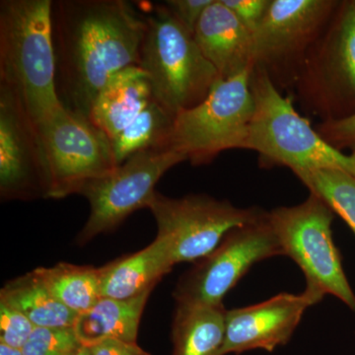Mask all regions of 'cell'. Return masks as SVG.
I'll use <instances>...</instances> for the list:
<instances>
[{
  "label": "cell",
  "mask_w": 355,
  "mask_h": 355,
  "mask_svg": "<svg viewBox=\"0 0 355 355\" xmlns=\"http://www.w3.org/2000/svg\"><path fill=\"white\" fill-rule=\"evenodd\" d=\"M51 19L58 98L89 119L110 78L139 65L146 20L125 0H60Z\"/></svg>",
  "instance_id": "1"
},
{
  "label": "cell",
  "mask_w": 355,
  "mask_h": 355,
  "mask_svg": "<svg viewBox=\"0 0 355 355\" xmlns=\"http://www.w3.org/2000/svg\"><path fill=\"white\" fill-rule=\"evenodd\" d=\"M51 0L0 1V83L37 125L64 106L57 90Z\"/></svg>",
  "instance_id": "2"
},
{
  "label": "cell",
  "mask_w": 355,
  "mask_h": 355,
  "mask_svg": "<svg viewBox=\"0 0 355 355\" xmlns=\"http://www.w3.org/2000/svg\"><path fill=\"white\" fill-rule=\"evenodd\" d=\"M250 87L254 114L246 149L258 153L261 168L286 167L292 172L334 169L355 176V153L347 154L327 142L263 70L252 69Z\"/></svg>",
  "instance_id": "3"
},
{
  "label": "cell",
  "mask_w": 355,
  "mask_h": 355,
  "mask_svg": "<svg viewBox=\"0 0 355 355\" xmlns=\"http://www.w3.org/2000/svg\"><path fill=\"white\" fill-rule=\"evenodd\" d=\"M139 6L146 31L139 65L148 76L154 100L176 118L205 101L220 77L165 3Z\"/></svg>",
  "instance_id": "4"
},
{
  "label": "cell",
  "mask_w": 355,
  "mask_h": 355,
  "mask_svg": "<svg viewBox=\"0 0 355 355\" xmlns=\"http://www.w3.org/2000/svg\"><path fill=\"white\" fill-rule=\"evenodd\" d=\"M321 121L355 114V0L340 1L306 58L291 94Z\"/></svg>",
  "instance_id": "5"
},
{
  "label": "cell",
  "mask_w": 355,
  "mask_h": 355,
  "mask_svg": "<svg viewBox=\"0 0 355 355\" xmlns=\"http://www.w3.org/2000/svg\"><path fill=\"white\" fill-rule=\"evenodd\" d=\"M334 218L333 210L313 193L297 205L268 211L284 256L295 261L304 275L305 289L323 298L331 294L355 313V294L333 239Z\"/></svg>",
  "instance_id": "6"
},
{
  "label": "cell",
  "mask_w": 355,
  "mask_h": 355,
  "mask_svg": "<svg viewBox=\"0 0 355 355\" xmlns=\"http://www.w3.org/2000/svg\"><path fill=\"white\" fill-rule=\"evenodd\" d=\"M251 70L219 78L205 101L178 114L169 148L193 166L209 164L223 151L246 149L254 114Z\"/></svg>",
  "instance_id": "7"
},
{
  "label": "cell",
  "mask_w": 355,
  "mask_h": 355,
  "mask_svg": "<svg viewBox=\"0 0 355 355\" xmlns=\"http://www.w3.org/2000/svg\"><path fill=\"white\" fill-rule=\"evenodd\" d=\"M338 0H272L254 34V67L291 96L306 58L330 22Z\"/></svg>",
  "instance_id": "8"
},
{
  "label": "cell",
  "mask_w": 355,
  "mask_h": 355,
  "mask_svg": "<svg viewBox=\"0 0 355 355\" xmlns=\"http://www.w3.org/2000/svg\"><path fill=\"white\" fill-rule=\"evenodd\" d=\"M147 209L157 223V236L169 245L175 265L202 260L229 231L260 220L268 214L258 207H238L227 200L203 193L173 198L158 191Z\"/></svg>",
  "instance_id": "9"
},
{
  "label": "cell",
  "mask_w": 355,
  "mask_h": 355,
  "mask_svg": "<svg viewBox=\"0 0 355 355\" xmlns=\"http://www.w3.org/2000/svg\"><path fill=\"white\" fill-rule=\"evenodd\" d=\"M37 127L48 170V198L79 193L88 182L118 167L111 139L64 106Z\"/></svg>",
  "instance_id": "10"
},
{
  "label": "cell",
  "mask_w": 355,
  "mask_h": 355,
  "mask_svg": "<svg viewBox=\"0 0 355 355\" xmlns=\"http://www.w3.org/2000/svg\"><path fill=\"white\" fill-rule=\"evenodd\" d=\"M284 256L265 217L229 231L207 257L182 275L173 292L177 305H223V298L261 261Z\"/></svg>",
  "instance_id": "11"
},
{
  "label": "cell",
  "mask_w": 355,
  "mask_h": 355,
  "mask_svg": "<svg viewBox=\"0 0 355 355\" xmlns=\"http://www.w3.org/2000/svg\"><path fill=\"white\" fill-rule=\"evenodd\" d=\"M184 161L183 154L173 149H149L88 182L78 195L87 198L90 216L77 241L85 244L96 236L113 231L133 212L148 207L159 180Z\"/></svg>",
  "instance_id": "12"
},
{
  "label": "cell",
  "mask_w": 355,
  "mask_h": 355,
  "mask_svg": "<svg viewBox=\"0 0 355 355\" xmlns=\"http://www.w3.org/2000/svg\"><path fill=\"white\" fill-rule=\"evenodd\" d=\"M49 176L38 127L19 97L0 83V195L48 198Z\"/></svg>",
  "instance_id": "13"
},
{
  "label": "cell",
  "mask_w": 355,
  "mask_h": 355,
  "mask_svg": "<svg viewBox=\"0 0 355 355\" xmlns=\"http://www.w3.org/2000/svg\"><path fill=\"white\" fill-rule=\"evenodd\" d=\"M323 299L305 289L300 294L282 292L258 304L227 310L222 355L254 349L275 352L291 340L306 310Z\"/></svg>",
  "instance_id": "14"
},
{
  "label": "cell",
  "mask_w": 355,
  "mask_h": 355,
  "mask_svg": "<svg viewBox=\"0 0 355 355\" xmlns=\"http://www.w3.org/2000/svg\"><path fill=\"white\" fill-rule=\"evenodd\" d=\"M193 38L221 79L254 67V37L221 0H214L198 21Z\"/></svg>",
  "instance_id": "15"
},
{
  "label": "cell",
  "mask_w": 355,
  "mask_h": 355,
  "mask_svg": "<svg viewBox=\"0 0 355 355\" xmlns=\"http://www.w3.org/2000/svg\"><path fill=\"white\" fill-rule=\"evenodd\" d=\"M153 100L146 72L139 65L120 70L100 91L89 120L113 139Z\"/></svg>",
  "instance_id": "16"
},
{
  "label": "cell",
  "mask_w": 355,
  "mask_h": 355,
  "mask_svg": "<svg viewBox=\"0 0 355 355\" xmlns=\"http://www.w3.org/2000/svg\"><path fill=\"white\" fill-rule=\"evenodd\" d=\"M174 266L169 245L156 236L141 251L100 268L101 297L130 299L139 296L154 289Z\"/></svg>",
  "instance_id": "17"
},
{
  "label": "cell",
  "mask_w": 355,
  "mask_h": 355,
  "mask_svg": "<svg viewBox=\"0 0 355 355\" xmlns=\"http://www.w3.org/2000/svg\"><path fill=\"white\" fill-rule=\"evenodd\" d=\"M153 291L130 299L100 298L77 316L73 329L79 340L87 347L105 340L137 343L140 319Z\"/></svg>",
  "instance_id": "18"
},
{
  "label": "cell",
  "mask_w": 355,
  "mask_h": 355,
  "mask_svg": "<svg viewBox=\"0 0 355 355\" xmlns=\"http://www.w3.org/2000/svg\"><path fill=\"white\" fill-rule=\"evenodd\" d=\"M226 313L223 305H177L172 324L173 355H222Z\"/></svg>",
  "instance_id": "19"
},
{
  "label": "cell",
  "mask_w": 355,
  "mask_h": 355,
  "mask_svg": "<svg viewBox=\"0 0 355 355\" xmlns=\"http://www.w3.org/2000/svg\"><path fill=\"white\" fill-rule=\"evenodd\" d=\"M0 300L19 310L37 328H73L78 316L51 294L35 270L7 282Z\"/></svg>",
  "instance_id": "20"
},
{
  "label": "cell",
  "mask_w": 355,
  "mask_h": 355,
  "mask_svg": "<svg viewBox=\"0 0 355 355\" xmlns=\"http://www.w3.org/2000/svg\"><path fill=\"white\" fill-rule=\"evenodd\" d=\"M35 272L53 296L76 315L87 312L101 298L100 268L60 263Z\"/></svg>",
  "instance_id": "21"
},
{
  "label": "cell",
  "mask_w": 355,
  "mask_h": 355,
  "mask_svg": "<svg viewBox=\"0 0 355 355\" xmlns=\"http://www.w3.org/2000/svg\"><path fill=\"white\" fill-rule=\"evenodd\" d=\"M175 116L155 100L150 102L123 132L111 140L116 164L149 149L169 148Z\"/></svg>",
  "instance_id": "22"
},
{
  "label": "cell",
  "mask_w": 355,
  "mask_h": 355,
  "mask_svg": "<svg viewBox=\"0 0 355 355\" xmlns=\"http://www.w3.org/2000/svg\"><path fill=\"white\" fill-rule=\"evenodd\" d=\"M293 174L310 193L342 217L355 235V176L334 169L296 170Z\"/></svg>",
  "instance_id": "23"
},
{
  "label": "cell",
  "mask_w": 355,
  "mask_h": 355,
  "mask_svg": "<svg viewBox=\"0 0 355 355\" xmlns=\"http://www.w3.org/2000/svg\"><path fill=\"white\" fill-rule=\"evenodd\" d=\"M83 345L73 328H36L22 352L24 355H74Z\"/></svg>",
  "instance_id": "24"
},
{
  "label": "cell",
  "mask_w": 355,
  "mask_h": 355,
  "mask_svg": "<svg viewBox=\"0 0 355 355\" xmlns=\"http://www.w3.org/2000/svg\"><path fill=\"white\" fill-rule=\"evenodd\" d=\"M36 328L19 310L0 300V343L22 349Z\"/></svg>",
  "instance_id": "25"
},
{
  "label": "cell",
  "mask_w": 355,
  "mask_h": 355,
  "mask_svg": "<svg viewBox=\"0 0 355 355\" xmlns=\"http://www.w3.org/2000/svg\"><path fill=\"white\" fill-rule=\"evenodd\" d=\"M314 128L331 146L355 153V114L340 120L320 121Z\"/></svg>",
  "instance_id": "26"
},
{
  "label": "cell",
  "mask_w": 355,
  "mask_h": 355,
  "mask_svg": "<svg viewBox=\"0 0 355 355\" xmlns=\"http://www.w3.org/2000/svg\"><path fill=\"white\" fill-rule=\"evenodd\" d=\"M253 35L260 27L272 0H221Z\"/></svg>",
  "instance_id": "27"
},
{
  "label": "cell",
  "mask_w": 355,
  "mask_h": 355,
  "mask_svg": "<svg viewBox=\"0 0 355 355\" xmlns=\"http://www.w3.org/2000/svg\"><path fill=\"white\" fill-rule=\"evenodd\" d=\"M214 0H168L165 6L187 31L193 35L198 21Z\"/></svg>",
  "instance_id": "28"
},
{
  "label": "cell",
  "mask_w": 355,
  "mask_h": 355,
  "mask_svg": "<svg viewBox=\"0 0 355 355\" xmlns=\"http://www.w3.org/2000/svg\"><path fill=\"white\" fill-rule=\"evenodd\" d=\"M92 355H150L137 343L119 340H105L91 345Z\"/></svg>",
  "instance_id": "29"
},
{
  "label": "cell",
  "mask_w": 355,
  "mask_h": 355,
  "mask_svg": "<svg viewBox=\"0 0 355 355\" xmlns=\"http://www.w3.org/2000/svg\"><path fill=\"white\" fill-rule=\"evenodd\" d=\"M0 355H24L22 349L10 347L6 343H0Z\"/></svg>",
  "instance_id": "30"
},
{
  "label": "cell",
  "mask_w": 355,
  "mask_h": 355,
  "mask_svg": "<svg viewBox=\"0 0 355 355\" xmlns=\"http://www.w3.org/2000/svg\"><path fill=\"white\" fill-rule=\"evenodd\" d=\"M74 355H92V352H91L90 347H87V345H83L78 350H77L76 354Z\"/></svg>",
  "instance_id": "31"
}]
</instances>
